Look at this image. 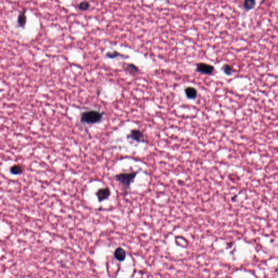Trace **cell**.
Listing matches in <instances>:
<instances>
[{
    "label": "cell",
    "mask_w": 278,
    "mask_h": 278,
    "mask_svg": "<svg viewBox=\"0 0 278 278\" xmlns=\"http://www.w3.org/2000/svg\"><path fill=\"white\" fill-rule=\"evenodd\" d=\"M110 190L108 188H101L96 192V195L97 197L98 200L99 202H102L103 201L107 199L110 196Z\"/></svg>",
    "instance_id": "cell-4"
},
{
    "label": "cell",
    "mask_w": 278,
    "mask_h": 278,
    "mask_svg": "<svg viewBox=\"0 0 278 278\" xmlns=\"http://www.w3.org/2000/svg\"><path fill=\"white\" fill-rule=\"evenodd\" d=\"M185 94L188 98L190 99H194L197 97V91L195 88L189 86L185 89Z\"/></svg>",
    "instance_id": "cell-8"
},
{
    "label": "cell",
    "mask_w": 278,
    "mask_h": 278,
    "mask_svg": "<svg viewBox=\"0 0 278 278\" xmlns=\"http://www.w3.org/2000/svg\"><path fill=\"white\" fill-rule=\"evenodd\" d=\"M26 9H23V10L20 12L19 14L18 15V26L19 27L24 28L25 27L26 24L27 23V16H26Z\"/></svg>",
    "instance_id": "cell-6"
},
{
    "label": "cell",
    "mask_w": 278,
    "mask_h": 278,
    "mask_svg": "<svg viewBox=\"0 0 278 278\" xmlns=\"http://www.w3.org/2000/svg\"><path fill=\"white\" fill-rule=\"evenodd\" d=\"M106 56L107 58H110V59L117 58L118 57H125V55L118 52L117 51H113L112 52H108L106 54Z\"/></svg>",
    "instance_id": "cell-12"
},
{
    "label": "cell",
    "mask_w": 278,
    "mask_h": 278,
    "mask_svg": "<svg viewBox=\"0 0 278 278\" xmlns=\"http://www.w3.org/2000/svg\"><path fill=\"white\" fill-rule=\"evenodd\" d=\"M10 171L11 173L14 175L20 174L21 173H23V167L19 165H15L10 168Z\"/></svg>",
    "instance_id": "cell-10"
},
{
    "label": "cell",
    "mask_w": 278,
    "mask_h": 278,
    "mask_svg": "<svg viewBox=\"0 0 278 278\" xmlns=\"http://www.w3.org/2000/svg\"><path fill=\"white\" fill-rule=\"evenodd\" d=\"M255 0H245L243 6L246 10H250L255 6Z\"/></svg>",
    "instance_id": "cell-9"
},
{
    "label": "cell",
    "mask_w": 278,
    "mask_h": 278,
    "mask_svg": "<svg viewBox=\"0 0 278 278\" xmlns=\"http://www.w3.org/2000/svg\"><path fill=\"white\" fill-rule=\"evenodd\" d=\"M128 139H131L136 142H143L144 136L143 132L139 129H133L128 135Z\"/></svg>",
    "instance_id": "cell-5"
},
{
    "label": "cell",
    "mask_w": 278,
    "mask_h": 278,
    "mask_svg": "<svg viewBox=\"0 0 278 278\" xmlns=\"http://www.w3.org/2000/svg\"><path fill=\"white\" fill-rule=\"evenodd\" d=\"M103 114L97 110H89L82 113L80 118L81 122L87 125H93L101 121Z\"/></svg>",
    "instance_id": "cell-1"
},
{
    "label": "cell",
    "mask_w": 278,
    "mask_h": 278,
    "mask_svg": "<svg viewBox=\"0 0 278 278\" xmlns=\"http://www.w3.org/2000/svg\"><path fill=\"white\" fill-rule=\"evenodd\" d=\"M222 70L225 73L228 75H231L233 72V68L229 64H225L223 66Z\"/></svg>",
    "instance_id": "cell-13"
},
{
    "label": "cell",
    "mask_w": 278,
    "mask_h": 278,
    "mask_svg": "<svg viewBox=\"0 0 278 278\" xmlns=\"http://www.w3.org/2000/svg\"><path fill=\"white\" fill-rule=\"evenodd\" d=\"M215 68L213 66L206 63H198L197 65V70L199 72L206 75H211L213 72Z\"/></svg>",
    "instance_id": "cell-3"
},
{
    "label": "cell",
    "mask_w": 278,
    "mask_h": 278,
    "mask_svg": "<svg viewBox=\"0 0 278 278\" xmlns=\"http://www.w3.org/2000/svg\"><path fill=\"white\" fill-rule=\"evenodd\" d=\"M126 255L127 254L125 250L121 247H118L116 248L114 253V256L115 258L120 262H122L125 260Z\"/></svg>",
    "instance_id": "cell-7"
},
{
    "label": "cell",
    "mask_w": 278,
    "mask_h": 278,
    "mask_svg": "<svg viewBox=\"0 0 278 278\" xmlns=\"http://www.w3.org/2000/svg\"><path fill=\"white\" fill-rule=\"evenodd\" d=\"M127 69L130 72L133 73L138 72V71H139V68L133 64H129L127 65Z\"/></svg>",
    "instance_id": "cell-14"
},
{
    "label": "cell",
    "mask_w": 278,
    "mask_h": 278,
    "mask_svg": "<svg viewBox=\"0 0 278 278\" xmlns=\"http://www.w3.org/2000/svg\"><path fill=\"white\" fill-rule=\"evenodd\" d=\"M138 173V171L119 173L116 174L114 178L123 186L125 190H127L130 188V185L134 181Z\"/></svg>",
    "instance_id": "cell-2"
},
{
    "label": "cell",
    "mask_w": 278,
    "mask_h": 278,
    "mask_svg": "<svg viewBox=\"0 0 278 278\" xmlns=\"http://www.w3.org/2000/svg\"><path fill=\"white\" fill-rule=\"evenodd\" d=\"M89 7H90V3L88 2V1H86L81 2L78 5L79 9L82 10V11L87 10L89 8Z\"/></svg>",
    "instance_id": "cell-11"
}]
</instances>
